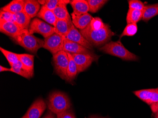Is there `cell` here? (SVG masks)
<instances>
[{
  "label": "cell",
  "instance_id": "8d00e7d4",
  "mask_svg": "<svg viewBox=\"0 0 158 118\" xmlns=\"http://www.w3.org/2000/svg\"><path fill=\"white\" fill-rule=\"evenodd\" d=\"M89 118H103V117H99V116H92L90 117Z\"/></svg>",
  "mask_w": 158,
  "mask_h": 118
},
{
  "label": "cell",
  "instance_id": "44dd1931",
  "mask_svg": "<svg viewBox=\"0 0 158 118\" xmlns=\"http://www.w3.org/2000/svg\"><path fill=\"white\" fill-rule=\"evenodd\" d=\"M10 71L18 74L27 79H31L32 77L31 72L27 67L20 61L10 66Z\"/></svg>",
  "mask_w": 158,
  "mask_h": 118
},
{
  "label": "cell",
  "instance_id": "5b68a950",
  "mask_svg": "<svg viewBox=\"0 0 158 118\" xmlns=\"http://www.w3.org/2000/svg\"><path fill=\"white\" fill-rule=\"evenodd\" d=\"M53 62L56 73L61 79L69 81L67 75L69 58L66 51H61L53 55Z\"/></svg>",
  "mask_w": 158,
  "mask_h": 118
},
{
  "label": "cell",
  "instance_id": "52a82bcc",
  "mask_svg": "<svg viewBox=\"0 0 158 118\" xmlns=\"http://www.w3.org/2000/svg\"><path fill=\"white\" fill-rule=\"evenodd\" d=\"M64 39L55 33L44 39L43 48L48 50L53 55L63 51Z\"/></svg>",
  "mask_w": 158,
  "mask_h": 118
},
{
  "label": "cell",
  "instance_id": "f546056e",
  "mask_svg": "<svg viewBox=\"0 0 158 118\" xmlns=\"http://www.w3.org/2000/svg\"><path fill=\"white\" fill-rule=\"evenodd\" d=\"M137 30L138 27L136 24H129L127 25L120 36V39L124 36H134L137 33Z\"/></svg>",
  "mask_w": 158,
  "mask_h": 118
},
{
  "label": "cell",
  "instance_id": "d4e9b609",
  "mask_svg": "<svg viewBox=\"0 0 158 118\" xmlns=\"http://www.w3.org/2000/svg\"><path fill=\"white\" fill-rule=\"evenodd\" d=\"M66 53L69 58V65H68L67 75H68L69 81H72L74 79L78 74V70H77L76 63L73 60L72 56L70 53H67V52Z\"/></svg>",
  "mask_w": 158,
  "mask_h": 118
},
{
  "label": "cell",
  "instance_id": "ac0fdd59",
  "mask_svg": "<svg viewBox=\"0 0 158 118\" xmlns=\"http://www.w3.org/2000/svg\"><path fill=\"white\" fill-rule=\"evenodd\" d=\"M25 1L24 0H13L8 4L1 8V10L16 14L23 11Z\"/></svg>",
  "mask_w": 158,
  "mask_h": 118
},
{
  "label": "cell",
  "instance_id": "4dcf8cb0",
  "mask_svg": "<svg viewBox=\"0 0 158 118\" xmlns=\"http://www.w3.org/2000/svg\"><path fill=\"white\" fill-rule=\"evenodd\" d=\"M129 9L138 10L143 11L145 5L142 2L139 0H129L128 1Z\"/></svg>",
  "mask_w": 158,
  "mask_h": 118
},
{
  "label": "cell",
  "instance_id": "4316f807",
  "mask_svg": "<svg viewBox=\"0 0 158 118\" xmlns=\"http://www.w3.org/2000/svg\"><path fill=\"white\" fill-rule=\"evenodd\" d=\"M107 2L106 0H87L89 12L96 13Z\"/></svg>",
  "mask_w": 158,
  "mask_h": 118
},
{
  "label": "cell",
  "instance_id": "484cf974",
  "mask_svg": "<svg viewBox=\"0 0 158 118\" xmlns=\"http://www.w3.org/2000/svg\"><path fill=\"white\" fill-rule=\"evenodd\" d=\"M66 5V4L59 5L53 10L57 19L65 20L71 19V17L68 13Z\"/></svg>",
  "mask_w": 158,
  "mask_h": 118
},
{
  "label": "cell",
  "instance_id": "e575fe53",
  "mask_svg": "<svg viewBox=\"0 0 158 118\" xmlns=\"http://www.w3.org/2000/svg\"><path fill=\"white\" fill-rule=\"evenodd\" d=\"M54 114V113L49 111L48 112V113L43 118H56Z\"/></svg>",
  "mask_w": 158,
  "mask_h": 118
},
{
  "label": "cell",
  "instance_id": "7c38bea8",
  "mask_svg": "<svg viewBox=\"0 0 158 118\" xmlns=\"http://www.w3.org/2000/svg\"><path fill=\"white\" fill-rule=\"evenodd\" d=\"M63 51L70 54H85L91 55H96L90 50L83 47L79 43L65 39L64 40Z\"/></svg>",
  "mask_w": 158,
  "mask_h": 118
},
{
  "label": "cell",
  "instance_id": "1f68e13d",
  "mask_svg": "<svg viewBox=\"0 0 158 118\" xmlns=\"http://www.w3.org/2000/svg\"><path fill=\"white\" fill-rule=\"evenodd\" d=\"M0 21L15 23V15L14 14L10 13V12L1 10L0 11Z\"/></svg>",
  "mask_w": 158,
  "mask_h": 118
},
{
  "label": "cell",
  "instance_id": "603a6c76",
  "mask_svg": "<svg viewBox=\"0 0 158 118\" xmlns=\"http://www.w3.org/2000/svg\"><path fill=\"white\" fill-rule=\"evenodd\" d=\"M158 15V3L152 5H145L142 20L148 22L150 19Z\"/></svg>",
  "mask_w": 158,
  "mask_h": 118
},
{
  "label": "cell",
  "instance_id": "3957f363",
  "mask_svg": "<svg viewBox=\"0 0 158 118\" xmlns=\"http://www.w3.org/2000/svg\"><path fill=\"white\" fill-rule=\"evenodd\" d=\"M99 50L108 55L118 57L124 61H137L139 58L125 48L121 41H111L99 48Z\"/></svg>",
  "mask_w": 158,
  "mask_h": 118
},
{
  "label": "cell",
  "instance_id": "2e32d148",
  "mask_svg": "<svg viewBox=\"0 0 158 118\" xmlns=\"http://www.w3.org/2000/svg\"><path fill=\"white\" fill-rule=\"evenodd\" d=\"M71 16L73 24L76 28L80 30L86 28L90 23L93 18L92 16L89 13L79 16L74 15L72 13Z\"/></svg>",
  "mask_w": 158,
  "mask_h": 118
},
{
  "label": "cell",
  "instance_id": "ffe728a7",
  "mask_svg": "<svg viewBox=\"0 0 158 118\" xmlns=\"http://www.w3.org/2000/svg\"><path fill=\"white\" fill-rule=\"evenodd\" d=\"M15 23L23 29H28L31 25V18L23 11L14 14Z\"/></svg>",
  "mask_w": 158,
  "mask_h": 118
},
{
  "label": "cell",
  "instance_id": "4fadbf2b",
  "mask_svg": "<svg viewBox=\"0 0 158 118\" xmlns=\"http://www.w3.org/2000/svg\"><path fill=\"white\" fill-rule=\"evenodd\" d=\"M21 30L15 23L0 21V31L10 38L17 35Z\"/></svg>",
  "mask_w": 158,
  "mask_h": 118
},
{
  "label": "cell",
  "instance_id": "f1b7e54d",
  "mask_svg": "<svg viewBox=\"0 0 158 118\" xmlns=\"http://www.w3.org/2000/svg\"><path fill=\"white\" fill-rule=\"evenodd\" d=\"M71 1L67 0H45L44 6L50 10L53 11L57 7L62 4H66L70 3Z\"/></svg>",
  "mask_w": 158,
  "mask_h": 118
},
{
  "label": "cell",
  "instance_id": "5bb4252c",
  "mask_svg": "<svg viewBox=\"0 0 158 118\" xmlns=\"http://www.w3.org/2000/svg\"><path fill=\"white\" fill-rule=\"evenodd\" d=\"M73 26L74 25L71 18L65 20L57 19L56 26H55V33L64 38Z\"/></svg>",
  "mask_w": 158,
  "mask_h": 118
},
{
  "label": "cell",
  "instance_id": "ba28073f",
  "mask_svg": "<svg viewBox=\"0 0 158 118\" xmlns=\"http://www.w3.org/2000/svg\"><path fill=\"white\" fill-rule=\"evenodd\" d=\"M76 63L78 73L84 71L90 66L93 61H97L98 56L85 54H71Z\"/></svg>",
  "mask_w": 158,
  "mask_h": 118
},
{
  "label": "cell",
  "instance_id": "7a4b0ae2",
  "mask_svg": "<svg viewBox=\"0 0 158 118\" xmlns=\"http://www.w3.org/2000/svg\"><path fill=\"white\" fill-rule=\"evenodd\" d=\"M10 39L26 50L34 54H37L38 50L43 47L44 45V40L31 34L28 29L21 30L17 35Z\"/></svg>",
  "mask_w": 158,
  "mask_h": 118
},
{
  "label": "cell",
  "instance_id": "f35d334b",
  "mask_svg": "<svg viewBox=\"0 0 158 118\" xmlns=\"http://www.w3.org/2000/svg\"><path fill=\"white\" fill-rule=\"evenodd\" d=\"M157 89H158V88H157Z\"/></svg>",
  "mask_w": 158,
  "mask_h": 118
},
{
  "label": "cell",
  "instance_id": "8fae6325",
  "mask_svg": "<svg viewBox=\"0 0 158 118\" xmlns=\"http://www.w3.org/2000/svg\"><path fill=\"white\" fill-rule=\"evenodd\" d=\"M133 93L139 99L149 105L158 102V90L157 88L142 89L134 91Z\"/></svg>",
  "mask_w": 158,
  "mask_h": 118
},
{
  "label": "cell",
  "instance_id": "e0dca14e",
  "mask_svg": "<svg viewBox=\"0 0 158 118\" xmlns=\"http://www.w3.org/2000/svg\"><path fill=\"white\" fill-rule=\"evenodd\" d=\"M37 17L44 20L46 22L54 27L56 26V18L53 11L47 8L46 6L44 5L41 6Z\"/></svg>",
  "mask_w": 158,
  "mask_h": 118
},
{
  "label": "cell",
  "instance_id": "7402d4cb",
  "mask_svg": "<svg viewBox=\"0 0 158 118\" xmlns=\"http://www.w3.org/2000/svg\"><path fill=\"white\" fill-rule=\"evenodd\" d=\"M143 11L129 9L127 16V22L129 24H136L143 18Z\"/></svg>",
  "mask_w": 158,
  "mask_h": 118
},
{
  "label": "cell",
  "instance_id": "ab89813d",
  "mask_svg": "<svg viewBox=\"0 0 158 118\" xmlns=\"http://www.w3.org/2000/svg\"><path fill=\"white\" fill-rule=\"evenodd\" d=\"M23 118V117H22V118Z\"/></svg>",
  "mask_w": 158,
  "mask_h": 118
},
{
  "label": "cell",
  "instance_id": "d6986e66",
  "mask_svg": "<svg viewBox=\"0 0 158 118\" xmlns=\"http://www.w3.org/2000/svg\"><path fill=\"white\" fill-rule=\"evenodd\" d=\"M40 8V4L38 1L26 0L23 11L31 18H33L37 16Z\"/></svg>",
  "mask_w": 158,
  "mask_h": 118
},
{
  "label": "cell",
  "instance_id": "277c9868",
  "mask_svg": "<svg viewBox=\"0 0 158 118\" xmlns=\"http://www.w3.org/2000/svg\"><path fill=\"white\" fill-rule=\"evenodd\" d=\"M47 104L49 111L56 115L66 111L71 107L68 96L60 91H55L50 94Z\"/></svg>",
  "mask_w": 158,
  "mask_h": 118
},
{
  "label": "cell",
  "instance_id": "30bf717a",
  "mask_svg": "<svg viewBox=\"0 0 158 118\" xmlns=\"http://www.w3.org/2000/svg\"><path fill=\"white\" fill-rule=\"evenodd\" d=\"M64 39L79 43L90 50H93V46L84 38V36L80 32L77 30L74 26H73L70 31L64 37Z\"/></svg>",
  "mask_w": 158,
  "mask_h": 118
},
{
  "label": "cell",
  "instance_id": "d6a6232c",
  "mask_svg": "<svg viewBox=\"0 0 158 118\" xmlns=\"http://www.w3.org/2000/svg\"><path fill=\"white\" fill-rule=\"evenodd\" d=\"M57 118H76L74 113L71 109L56 114Z\"/></svg>",
  "mask_w": 158,
  "mask_h": 118
},
{
  "label": "cell",
  "instance_id": "d590c367",
  "mask_svg": "<svg viewBox=\"0 0 158 118\" xmlns=\"http://www.w3.org/2000/svg\"><path fill=\"white\" fill-rule=\"evenodd\" d=\"M0 71L1 72L3 71H10V69L6 68V67L2 66H0Z\"/></svg>",
  "mask_w": 158,
  "mask_h": 118
},
{
  "label": "cell",
  "instance_id": "836d02e7",
  "mask_svg": "<svg viewBox=\"0 0 158 118\" xmlns=\"http://www.w3.org/2000/svg\"><path fill=\"white\" fill-rule=\"evenodd\" d=\"M150 106L153 113H156L158 111V102L153 103L150 105Z\"/></svg>",
  "mask_w": 158,
  "mask_h": 118
},
{
  "label": "cell",
  "instance_id": "8992f818",
  "mask_svg": "<svg viewBox=\"0 0 158 118\" xmlns=\"http://www.w3.org/2000/svg\"><path fill=\"white\" fill-rule=\"evenodd\" d=\"M28 30L31 34L39 33L45 39L55 33L54 26L38 18H34L32 20Z\"/></svg>",
  "mask_w": 158,
  "mask_h": 118
},
{
  "label": "cell",
  "instance_id": "6da1fadb",
  "mask_svg": "<svg viewBox=\"0 0 158 118\" xmlns=\"http://www.w3.org/2000/svg\"><path fill=\"white\" fill-rule=\"evenodd\" d=\"M79 31L92 46L97 47L104 46L109 42L114 34L107 24H105L104 27L100 28H91L88 26Z\"/></svg>",
  "mask_w": 158,
  "mask_h": 118
},
{
  "label": "cell",
  "instance_id": "83f0119b",
  "mask_svg": "<svg viewBox=\"0 0 158 118\" xmlns=\"http://www.w3.org/2000/svg\"><path fill=\"white\" fill-rule=\"evenodd\" d=\"M0 51L2 54L4 55L8 62L9 63L10 66L12 65L19 61V59L18 56V54L12 53L11 51H9L7 50L4 49L1 47Z\"/></svg>",
  "mask_w": 158,
  "mask_h": 118
},
{
  "label": "cell",
  "instance_id": "9a60e30c",
  "mask_svg": "<svg viewBox=\"0 0 158 118\" xmlns=\"http://www.w3.org/2000/svg\"><path fill=\"white\" fill-rule=\"evenodd\" d=\"M70 4L73 9L72 14L76 16L81 15L88 13L89 6L87 1L85 0H73Z\"/></svg>",
  "mask_w": 158,
  "mask_h": 118
},
{
  "label": "cell",
  "instance_id": "74e56055",
  "mask_svg": "<svg viewBox=\"0 0 158 118\" xmlns=\"http://www.w3.org/2000/svg\"><path fill=\"white\" fill-rule=\"evenodd\" d=\"M154 117L155 118H158V111L154 114Z\"/></svg>",
  "mask_w": 158,
  "mask_h": 118
},
{
  "label": "cell",
  "instance_id": "9c48e42d",
  "mask_svg": "<svg viewBox=\"0 0 158 118\" xmlns=\"http://www.w3.org/2000/svg\"><path fill=\"white\" fill-rule=\"evenodd\" d=\"M47 104L42 98H38L30 106L23 118H40L46 110Z\"/></svg>",
  "mask_w": 158,
  "mask_h": 118
},
{
  "label": "cell",
  "instance_id": "cb8c5ba5",
  "mask_svg": "<svg viewBox=\"0 0 158 118\" xmlns=\"http://www.w3.org/2000/svg\"><path fill=\"white\" fill-rule=\"evenodd\" d=\"M19 61L27 68L32 76L34 75V56L29 54H18Z\"/></svg>",
  "mask_w": 158,
  "mask_h": 118
}]
</instances>
